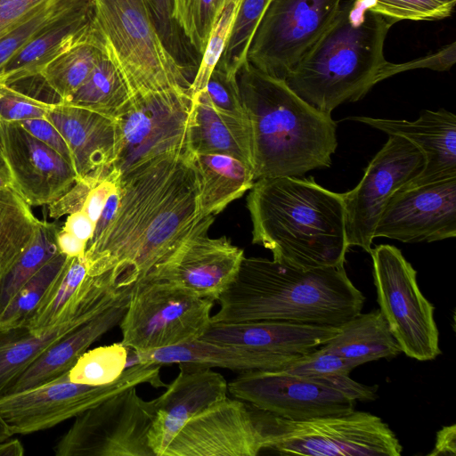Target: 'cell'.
Listing matches in <instances>:
<instances>
[{"label":"cell","instance_id":"obj_48","mask_svg":"<svg viewBox=\"0 0 456 456\" xmlns=\"http://www.w3.org/2000/svg\"><path fill=\"white\" fill-rule=\"evenodd\" d=\"M343 393L354 401H370L377 397L375 387L360 384L349 375L335 374L320 377H308Z\"/></svg>","mask_w":456,"mask_h":456},{"label":"cell","instance_id":"obj_27","mask_svg":"<svg viewBox=\"0 0 456 456\" xmlns=\"http://www.w3.org/2000/svg\"><path fill=\"white\" fill-rule=\"evenodd\" d=\"M191 100L190 151L192 153L228 155L253 169L248 119L218 110L210 102L206 89L197 93Z\"/></svg>","mask_w":456,"mask_h":456},{"label":"cell","instance_id":"obj_53","mask_svg":"<svg viewBox=\"0 0 456 456\" xmlns=\"http://www.w3.org/2000/svg\"><path fill=\"white\" fill-rule=\"evenodd\" d=\"M9 439V438H8ZM4 440L0 442V456H21L24 448L19 439Z\"/></svg>","mask_w":456,"mask_h":456},{"label":"cell","instance_id":"obj_33","mask_svg":"<svg viewBox=\"0 0 456 456\" xmlns=\"http://www.w3.org/2000/svg\"><path fill=\"white\" fill-rule=\"evenodd\" d=\"M55 223L40 221L37 232L11 270L0 279V312L17 291L48 261L60 253Z\"/></svg>","mask_w":456,"mask_h":456},{"label":"cell","instance_id":"obj_8","mask_svg":"<svg viewBox=\"0 0 456 456\" xmlns=\"http://www.w3.org/2000/svg\"><path fill=\"white\" fill-rule=\"evenodd\" d=\"M160 367L137 362L114 382L102 386L71 382L68 371L44 384L1 395L0 416L12 436L51 428L129 387L143 383L167 387Z\"/></svg>","mask_w":456,"mask_h":456},{"label":"cell","instance_id":"obj_11","mask_svg":"<svg viewBox=\"0 0 456 456\" xmlns=\"http://www.w3.org/2000/svg\"><path fill=\"white\" fill-rule=\"evenodd\" d=\"M152 400L135 387L123 390L76 417L53 448L56 456H155L148 434Z\"/></svg>","mask_w":456,"mask_h":456},{"label":"cell","instance_id":"obj_47","mask_svg":"<svg viewBox=\"0 0 456 456\" xmlns=\"http://www.w3.org/2000/svg\"><path fill=\"white\" fill-rule=\"evenodd\" d=\"M17 123L72 164L67 142L58 129L46 118L26 119Z\"/></svg>","mask_w":456,"mask_h":456},{"label":"cell","instance_id":"obj_43","mask_svg":"<svg viewBox=\"0 0 456 456\" xmlns=\"http://www.w3.org/2000/svg\"><path fill=\"white\" fill-rule=\"evenodd\" d=\"M54 104L47 103L0 82V120L18 122L45 118Z\"/></svg>","mask_w":456,"mask_h":456},{"label":"cell","instance_id":"obj_12","mask_svg":"<svg viewBox=\"0 0 456 456\" xmlns=\"http://www.w3.org/2000/svg\"><path fill=\"white\" fill-rule=\"evenodd\" d=\"M191 105L189 91L170 90L132 98L116 118L118 139L112 167L121 175L160 155L191 151Z\"/></svg>","mask_w":456,"mask_h":456},{"label":"cell","instance_id":"obj_49","mask_svg":"<svg viewBox=\"0 0 456 456\" xmlns=\"http://www.w3.org/2000/svg\"><path fill=\"white\" fill-rule=\"evenodd\" d=\"M47 0H0V37Z\"/></svg>","mask_w":456,"mask_h":456},{"label":"cell","instance_id":"obj_45","mask_svg":"<svg viewBox=\"0 0 456 456\" xmlns=\"http://www.w3.org/2000/svg\"><path fill=\"white\" fill-rule=\"evenodd\" d=\"M455 61L456 43L452 42L431 54L404 63L395 64L387 61L380 72L379 80L382 81L397 73L414 69L446 71L453 66Z\"/></svg>","mask_w":456,"mask_h":456},{"label":"cell","instance_id":"obj_38","mask_svg":"<svg viewBox=\"0 0 456 456\" xmlns=\"http://www.w3.org/2000/svg\"><path fill=\"white\" fill-rule=\"evenodd\" d=\"M226 0H175V20L195 52L202 55Z\"/></svg>","mask_w":456,"mask_h":456},{"label":"cell","instance_id":"obj_24","mask_svg":"<svg viewBox=\"0 0 456 456\" xmlns=\"http://www.w3.org/2000/svg\"><path fill=\"white\" fill-rule=\"evenodd\" d=\"M134 285L103 294L81 308L74 315L35 331L27 326L0 330V396L20 375L51 345L70 330L87 322L131 294Z\"/></svg>","mask_w":456,"mask_h":456},{"label":"cell","instance_id":"obj_21","mask_svg":"<svg viewBox=\"0 0 456 456\" xmlns=\"http://www.w3.org/2000/svg\"><path fill=\"white\" fill-rule=\"evenodd\" d=\"M179 368L167 390L152 399L154 418L148 441L155 456L164 455L189 419L227 397L228 384L219 372L210 368Z\"/></svg>","mask_w":456,"mask_h":456},{"label":"cell","instance_id":"obj_26","mask_svg":"<svg viewBox=\"0 0 456 456\" xmlns=\"http://www.w3.org/2000/svg\"><path fill=\"white\" fill-rule=\"evenodd\" d=\"M129 298L130 295L60 338L20 375L5 395L44 384L68 372L94 342L119 324Z\"/></svg>","mask_w":456,"mask_h":456},{"label":"cell","instance_id":"obj_13","mask_svg":"<svg viewBox=\"0 0 456 456\" xmlns=\"http://www.w3.org/2000/svg\"><path fill=\"white\" fill-rule=\"evenodd\" d=\"M342 0H272L250 40L246 61L283 79L336 17Z\"/></svg>","mask_w":456,"mask_h":456},{"label":"cell","instance_id":"obj_20","mask_svg":"<svg viewBox=\"0 0 456 456\" xmlns=\"http://www.w3.org/2000/svg\"><path fill=\"white\" fill-rule=\"evenodd\" d=\"M339 328L279 321L211 322L199 339L240 346L266 357L281 370L327 343Z\"/></svg>","mask_w":456,"mask_h":456},{"label":"cell","instance_id":"obj_14","mask_svg":"<svg viewBox=\"0 0 456 456\" xmlns=\"http://www.w3.org/2000/svg\"><path fill=\"white\" fill-rule=\"evenodd\" d=\"M271 450L282 455L400 456L403 446L379 417L354 410L302 421L286 419Z\"/></svg>","mask_w":456,"mask_h":456},{"label":"cell","instance_id":"obj_23","mask_svg":"<svg viewBox=\"0 0 456 456\" xmlns=\"http://www.w3.org/2000/svg\"><path fill=\"white\" fill-rule=\"evenodd\" d=\"M45 118L67 142L77 181L113 165L118 139L115 118L59 102L47 112Z\"/></svg>","mask_w":456,"mask_h":456},{"label":"cell","instance_id":"obj_30","mask_svg":"<svg viewBox=\"0 0 456 456\" xmlns=\"http://www.w3.org/2000/svg\"><path fill=\"white\" fill-rule=\"evenodd\" d=\"M106 53L104 39L97 25L86 38L50 61L38 78L60 100L67 102L87 78Z\"/></svg>","mask_w":456,"mask_h":456},{"label":"cell","instance_id":"obj_2","mask_svg":"<svg viewBox=\"0 0 456 456\" xmlns=\"http://www.w3.org/2000/svg\"><path fill=\"white\" fill-rule=\"evenodd\" d=\"M211 322L279 321L339 328L362 312L365 297L345 267L302 269L244 256L216 300Z\"/></svg>","mask_w":456,"mask_h":456},{"label":"cell","instance_id":"obj_25","mask_svg":"<svg viewBox=\"0 0 456 456\" xmlns=\"http://www.w3.org/2000/svg\"><path fill=\"white\" fill-rule=\"evenodd\" d=\"M96 28L94 0L70 10L38 33L0 69V82L14 86L37 78L42 69Z\"/></svg>","mask_w":456,"mask_h":456},{"label":"cell","instance_id":"obj_31","mask_svg":"<svg viewBox=\"0 0 456 456\" xmlns=\"http://www.w3.org/2000/svg\"><path fill=\"white\" fill-rule=\"evenodd\" d=\"M132 99L126 80L106 50L80 87L65 104L118 118Z\"/></svg>","mask_w":456,"mask_h":456},{"label":"cell","instance_id":"obj_36","mask_svg":"<svg viewBox=\"0 0 456 456\" xmlns=\"http://www.w3.org/2000/svg\"><path fill=\"white\" fill-rule=\"evenodd\" d=\"M128 348L122 343L86 350L69 370L71 382L102 386L114 382L126 368Z\"/></svg>","mask_w":456,"mask_h":456},{"label":"cell","instance_id":"obj_7","mask_svg":"<svg viewBox=\"0 0 456 456\" xmlns=\"http://www.w3.org/2000/svg\"><path fill=\"white\" fill-rule=\"evenodd\" d=\"M214 300L162 281L134 284L119 327L121 342L134 352L199 339L211 324Z\"/></svg>","mask_w":456,"mask_h":456},{"label":"cell","instance_id":"obj_22","mask_svg":"<svg viewBox=\"0 0 456 456\" xmlns=\"http://www.w3.org/2000/svg\"><path fill=\"white\" fill-rule=\"evenodd\" d=\"M350 119L388 135L401 136L423 154L421 172L403 187L410 188L456 176V116L444 109L423 110L414 121L370 117Z\"/></svg>","mask_w":456,"mask_h":456},{"label":"cell","instance_id":"obj_15","mask_svg":"<svg viewBox=\"0 0 456 456\" xmlns=\"http://www.w3.org/2000/svg\"><path fill=\"white\" fill-rule=\"evenodd\" d=\"M422 152L406 139L389 135L370 161L359 183L344 193L348 247L371 250L376 225L391 196L423 169Z\"/></svg>","mask_w":456,"mask_h":456},{"label":"cell","instance_id":"obj_40","mask_svg":"<svg viewBox=\"0 0 456 456\" xmlns=\"http://www.w3.org/2000/svg\"><path fill=\"white\" fill-rule=\"evenodd\" d=\"M365 10L394 19L439 20L452 15L455 4L438 0H357Z\"/></svg>","mask_w":456,"mask_h":456},{"label":"cell","instance_id":"obj_41","mask_svg":"<svg viewBox=\"0 0 456 456\" xmlns=\"http://www.w3.org/2000/svg\"><path fill=\"white\" fill-rule=\"evenodd\" d=\"M238 3H226L221 12L202 53L196 75L189 88L191 97L206 88L208 78L216 68L225 47L235 15Z\"/></svg>","mask_w":456,"mask_h":456},{"label":"cell","instance_id":"obj_55","mask_svg":"<svg viewBox=\"0 0 456 456\" xmlns=\"http://www.w3.org/2000/svg\"><path fill=\"white\" fill-rule=\"evenodd\" d=\"M10 436H12V435L0 416V442L10 438Z\"/></svg>","mask_w":456,"mask_h":456},{"label":"cell","instance_id":"obj_42","mask_svg":"<svg viewBox=\"0 0 456 456\" xmlns=\"http://www.w3.org/2000/svg\"><path fill=\"white\" fill-rule=\"evenodd\" d=\"M359 365H362L360 362L326 351L320 346L289 363L281 370L304 377L349 375L352 370Z\"/></svg>","mask_w":456,"mask_h":456},{"label":"cell","instance_id":"obj_37","mask_svg":"<svg viewBox=\"0 0 456 456\" xmlns=\"http://www.w3.org/2000/svg\"><path fill=\"white\" fill-rule=\"evenodd\" d=\"M272 0H240L236 15L224 52L216 66L227 75L236 77L246 61L253 34Z\"/></svg>","mask_w":456,"mask_h":456},{"label":"cell","instance_id":"obj_54","mask_svg":"<svg viewBox=\"0 0 456 456\" xmlns=\"http://www.w3.org/2000/svg\"><path fill=\"white\" fill-rule=\"evenodd\" d=\"M12 186V181L6 165H0V189Z\"/></svg>","mask_w":456,"mask_h":456},{"label":"cell","instance_id":"obj_9","mask_svg":"<svg viewBox=\"0 0 456 456\" xmlns=\"http://www.w3.org/2000/svg\"><path fill=\"white\" fill-rule=\"evenodd\" d=\"M370 254L379 311L401 351L418 361L436 359L441 350L435 306L420 291L417 272L395 246L381 244Z\"/></svg>","mask_w":456,"mask_h":456},{"label":"cell","instance_id":"obj_52","mask_svg":"<svg viewBox=\"0 0 456 456\" xmlns=\"http://www.w3.org/2000/svg\"><path fill=\"white\" fill-rule=\"evenodd\" d=\"M57 245L60 252L68 257H85L87 243L61 228L57 233Z\"/></svg>","mask_w":456,"mask_h":456},{"label":"cell","instance_id":"obj_17","mask_svg":"<svg viewBox=\"0 0 456 456\" xmlns=\"http://www.w3.org/2000/svg\"><path fill=\"white\" fill-rule=\"evenodd\" d=\"M456 236V176L397 190L374 231L404 243L432 242Z\"/></svg>","mask_w":456,"mask_h":456},{"label":"cell","instance_id":"obj_29","mask_svg":"<svg viewBox=\"0 0 456 456\" xmlns=\"http://www.w3.org/2000/svg\"><path fill=\"white\" fill-rule=\"evenodd\" d=\"M321 346L362 364L402 353L379 310L360 313L341 325L339 331Z\"/></svg>","mask_w":456,"mask_h":456},{"label":"cell","instance_id":"obj_35","mask_svg":"<svg viewBox=\"0 0 456 456\" xmlns=\"http://www.w3.org/2000/svg\"><path fill=\"white\" fill-rule=\"evenodd\" d=\"M87 0H47L0 37V69L38 33Z\"/></svg>","mask_w":456,"mask_h":456},{"label":"cell","instance_id":"obj_28","mask_svg":"<svg viewBox=\"0 0 456 456\" xmlns=\"http://www.w3.org/2000/svg\"><path fill=\"white\" fill-rule=\"evenodd\" d=\"M191 159L198 179L199 209L204 216L222 212L255 183L253 169L233 157L191 152Z\"/></svg>","mask_w":456,"mask_h":456},{"label":"cell","instance_id":"obj_46","mask_svg":"<svg viewBox=\"0 0 456 456\" xmlns=\"http://www.w3.org/2000/svg\"><path fill=\"white\" fill-rule=\"evenodd\" d=\"M110 168L77 181L61 197L48 205L49 216L53 218H60L64 215L82 210L91 189Z\"/></svg>","mask_w":456,"mask_h":456},{"label":"cell","instance_id":"obj_10","mask_svg":"<svg viewBox=\"0 0 456 456\" xmlns=\"http://www.w3.org/2000/svg\"><path fill=\"white\" fill-rule=\"evenodd\" d=\"M285 427L286 419L226 397L189 419L163 456H256L271 449Z\"/></svg>","mask_w":456,"mask_h":456},{"label":"cell","instance_id":"obj_34","mask_svg":"<svg viewBox=\"0 0 456 456\" xmlns=\"http://www.w3.org/2000/svg\"><path fill=\"white\" fill-rule=\"evenodd\" d=\"M67 259L68 256L60 252L17 291L0 312V330L26 324Z\"/></svg>","mask_w":456,"mask_h":456},{"label":"cell","instance_id":"obj_57","mask_svg":"<svg viewBox=\"0 0 456 456\" xmlns=\"http://www.w3.org/2000/svg\"><path fill=\"white\" fill-rule=\"evenodd\" d=\"M444 3L456 4V0H438Z\"/></svg>","mask_w":456,"mask_h":456},{"label":"cell","instance_id":"obj_50","mask_svg":"<svg viewBox=\"0 0 456 456\" xmlns=\"http://www.w3.org/2000/svg\"><path fill=\"white\" fill-rule=\"evenodd\" d=\"M62 229L88 243L94 236L95 224L83 210H79L68 216Z\"/></svg>","mask_w":456,"mask_h":456},{"label":"cell","instance_id":"obj_16","mask_svg":"<svg viewBox=\"0 0 456 456\" xmlns=\"http://www.w3.org/2000/svg\"><path fill=\"white\" fill-rule=\"evenodd\" d=\"M228 391L237 399L291 421L354 410L355 401L338 390L311 378L282 370L240 373L228 384Z\"/></svg>","mask_w":456,"mask_h":456},{"label":"cell","instance_id":"obj_18","mask_svg":"<svg viewBox=\"0 0 456 456\" xmlns=\"http://www.w3.org/2000/svg\"><path fill=\"white\" fill-rule=\"evenodd\" d=\"M208 231L201 230L185 240L142 281L167 282L217 300L235 278L245 256L243 249L225 236L210 238Z\"/></svg>","mask_w":456,"mask_h":456},{"label":"cell","instance_id":"obj_32","mask_svg":"<svg viewBox=\"0 0 456 456\" xmlns=\"http://www.w3.org/2000/svg\"><path fill=\"white\" fill-rule=\"evenodd\" d=\"M40 220L13 186L0 189V279L34 240Z\"/></svg>","mask_w":456,"mask_h":456},{"label":"cell","instance_id":"obj_5","mask_svg":"<svg viewBox=\"0 0 456 456\" xmlns=\"http://www.w3.org/2000/svg\"><path fill=\"white\" fill-rule=\"evenodd\" d=\"M396 22L365 10L357 0L342 3L332 22L284 81L303 101L327 114L346 102L362 99L380 82L387 62L385 39Z\"/></svg>","mask_w":456,"mask_h":456},{"label":"cell","instance_id":"obj_56","mask_svg":"<svg viewBox=\"0 0 456 456\" xmlns=\"http://www.w3.org/2000/svg\"><path fill=\"white\" fill-rule=\"evenodd\" d=\"M0 165H5L4 158H3L1 141H0Z\"/></svg>","mask_w":456,"mask_h":456},{"label":"cell","instance_id":"obj_44","mask_svg":"<svg viewBox=\"0 0 456 456\" xmlns=\"http://www.w3.org/2000/svg\"><path fill=\"white\" fill-rule=\"evenodd\" d=\"M205 89L210 102L218 110L248 118L236 77L229 76L222 69L215 68Z\"/></svg>","mask_w":456,"mask_h":456},{"label":"cell","instance_id":"obj_39","mask_svg":"<svg viewBox=\"0 0 456 456\" xmlns=\"http://www.w3.org/2000/svg\"><path fill=\"white\" fill-rule=\"evenodd\" d=\"M152 17L155 27L162 42L175 59L186 70L194 68L193 49L183 36L175 20V0H145Z\"/></svg>","mask_w":456,"mask_h":456},{"label":"cell","instance_id":"obj_3","mask_svg":"<svg viewBox=\"0 0 456 456\" xmlns=\"http://www.w3.org/2000/svg\"><path fill=\"white\" fill-rule=\"evenodd\" d=\"M252 242L273 259L302 269L343 266L348 249L344 193L314 178L282 176L255 181L247 197Z\"/></svg>","mask_w":456,"mask_h":456},{"label":"cell","instance_id":"obj_51","mask_svg":"<svg viewBox=\"0 0 456 456\" xmlns=\"http://www.w3.org/2000/svg\"><path fill=\"white\" fill-rule=\"evenodd\" d=\"M456 454V425L443 427L437 433L434 449L428 456Z\"/></svg>","mask_w":456,"mask_h":456},{"label":"cell","instance_id":"obj_19","mask_svg":"<svg viewBox=\"0 0 456 456\" xmlns=\"http://www.w3.org/2000/svg\"><path fill=\"white\" fill-rule=\"evenodd\" d=\"M0 141L12 186L30 207L52 204L77 181L70 162L17 122L0 120Z\"/></svg>","mask_w":456,"mask_h":456},{"label":"cell","instance_id":"obj_4","mask_svg":"<svg viewBox=\"0 0 456 456\" xmlns=\"http://www.w3.org/2000/svg\"><path fill=\"white\" fill-rule=\"evenodd\" d=\"M236 78L250 125L255 181L299 177L331 165L338 142L330 114L315 110L283 79L247 61Z\"/></svg>","mask_w":456,"mask_h":456},{"label":"cell","instance_id":"obj_1","mask_svg":"<svg viewBox=\"0 0 456 456\" xmlns=\"http://www.w3.org/2000/svg\"><path fill=\"white\" fill-rule=\"evenodd\" d=\"M119 203L86 246L88 275L110 273L121 286L142 281L165 256L214 216L200 214L191 151L160 155L120 175Z\"/></svg>","mask_w":456,"mask_h":456},{"label":"cell","instance_id":"obj_6","mask_svg":"<svg viewBox=\"0 0 456 456\" xmlns=\"http://www.w3.org/2000/svg\"><path fill=\"white\" fill-rule=\"evenodd\" d=\"M106 50L123 73L132 98L189 91L187 71L168 52L145 0H94Z\"/></svg>","mask_w":456,"mask_h":456}]
</instances>
